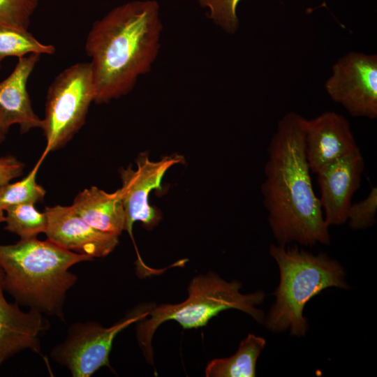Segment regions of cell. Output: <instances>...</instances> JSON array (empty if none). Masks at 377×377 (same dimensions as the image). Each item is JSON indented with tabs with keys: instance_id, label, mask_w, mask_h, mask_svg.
Segmentation results:
<instances>
[{
	"instance_id": "obj_8",
	"label": "cell",
	"mask_w": 377,
	"mask_h": 377,
	"mask_svg": "<svg viewBox=\"0 0 377 377\" xmlns=\"http://www.w3.org/2000/svg\"><path fill=\"white\" fill-rule=\"evenodd\" d=\"M325 89L331 99L355 117H377V55L344 54L333 65Z\"/></svg>"
},
{
	"instance_id": "obj_23",
	"label": "cell",
	"mask_w": 377,
	"mask_h": 377,
	"mask_svg": "<svg viewBox=\"0 0 377 377\" xmlns=\"http://www.w3.org/2000/svg\"><path fill=\"white\" fill-rule=\"evenodd\" d=\"M24 164L13 156L0 157V187L23 174Z\"/></svg>"
},
{
	"instance_id": "obj_12",
	"label": "cell",
	"mask_w": 377,
	"mask_h": 377,
	"mask_svg": "<svg viewBox=\"0 0 377 377\" xmlns=\"http://www.w3.org/2000/svg\"><path fill=\"white\" fill-rule=\"evenodd\" d=\"M360 150L348 119L332 111L305 122V154L311 172Z\"/></svg>"
},
{
	"instance_id": "obj_17",
	"label": "cell",
	"mask_w": 377,
	"mask_h": 377,
	"mask_svg": "<svg viewBox=\"0 0 377 377\" xmlns=\"http://www.w3.org/2000/svg\"><path fill=\"white\" fill-rule=\"evenodd\" d=\"M55 51L53 45L41 43L28 29L0 23V68L9 57L20 59L30 54L52 55Z\"/></svg>"
},
{
	"instance_id": "obj_3",
	"label": "cell",
	"mask_w": 377,
	"mask_h": 377,
	"mask_svg": "<svg viewBox=\"0 0 377 377\" xmlns=\"http://www.w3.org/2000/svg\"><path fill=\"white\" fill-rule=\"evenodd\" d=\"M93 259L36 237L0 244L5 290L19 304L61 319L66 293L77 279L70 268Z\"/></svg>"
},
{
	"instance_id": "obj_19",
	"label": "cell",
	"mask_w": 377,
	"mask_h": 377,
	"mask_svg": "<svg viewBox=\"0 0 377 377\" xmlns=\"http://www.w3.org/2000/svg\"><path fill=\"white\" fill-rule=\"evenodd\" d=\"M44 159L41 157L22 180L0 187V207L4 209L18 204H34L43 201L45 190L36 182V175Z\"/></svg>"
},
{
	"instance_id": "obj_21",
	"label": "cell",
	"mask_w": 377,
	"mask_h": 377,
	"mask_svg": "<svg viewBox=\"0 0 377 377\" xmlns=\"http://www.w3.org/2000/svg\"><path fill=\"white\" fill-rule=\"evenodd\" d=\"M42 0H0V23L28 29Z\"/></svg>"
},
{
	"instance_id": "obj_14",
	"label": "cell",
	"mask_w": 377,
	"mask_h": 377,
	"mask_svg": "<svg viewBox=\"0 0 377 377\" xmlns=\"http://www.w3.org/2000/svg\"><path fill=\"white\" fill-rule=\"evenodd\" d=\"M40 57V54H30L18 59L13 71L0 82V127L7 133L14 124L22 133L42 127L43 121L35 113L27 90L29 78Z\"/></svg>"
},
{
	"instance_id": "obj_16",
	"label": "cell",
	"mask_w": 377,
	"mask_h": 377,
	"mask_svg": "<svg viewBox=\"0 0 377 377\" xmlns=\"http://www.w3.org/2000/svg\"><path fill=\"white\" fill-rule=\"evenodd\" d=\"M266 341L249 334L240 343L236 353L229 357L212 360L205 369L207 377L256 376L257 360L265 348Z\"/></svg>"
},
{
	"instance_id": "obj_15",
	"label": "cell",
	"mask_w": 377,
	"mask_h": 377,
	"mask_svg": "<svg viewBox=\"0 0 377 377\" xmlns=\"http://www.w3.org/2000/svg\"><path fill=\"white\" fill-rule=\"evenodd\" d=\"M95 229L119 237L126 229V214L119 188L108 193L96 186L85 188L71 205Z\"/></svg>"
},
{
	"instance_id": "obj_13",
	"label": "cell",
	"mask_w": 377,
	"mask_h": 377,
	"mask_svg": "<svg viewBox=\"0 0 377 377\" xmlns=\"http://www.w3.org/2000/svg\"><path fill=\"white\" fill-rule=\"evenodd\" d=\"M4 290L0 266V364L26 349L41 355L40 336L49 328L48 320L35 309L24 312L16 302H8Z\"/></svg>"
},
{
	"instance_id": "obj_4",
	"label": "cell",
	"mask_w": 377,
	"mask_h": 377,
	"mask_svg": "<svg viewBox=\"0 0 377 377\" xmlns=\"http://www.w3.org/2000/svg\"><path fill=\"white\" fill-rule=\"evenodd\" d=\"M269 252L278 265L280 279L263 324L273 332L288 330L292 336L303 337L309 328L303 315L306 304L327 288H349L346 270L326 253L314 255L298 246L271 244Z\"/></svg>"
},
{
	"instance_id": "obj_24",
	"label": "cell",
	"mask_w": 377,
	"mask_h": 377,
	"mask_svg": "<svg viewBox=\"0 0 377 377\" xmlns=\"http://www.w3.org/2000/svg\"><path fill=\"white\" fill-rule=\"evenodd\" d=\"M7 132H6L5 131H3L1 127H0V145L3 142V141L4 140L5 138H6V135Z\"/></svg>"
},
{
	"instance_id": "obj_1",
	"label": "cell",
	"mask_w": 377,
	"mask_h": 377,
	"mask_svg": "<svg viewBox=\"0 0 377 377\" xmlns=\"http://www.w3.org/2000/svg\"><path fill=\"white\" fill-rule=\"evenodd\" d=\"M290 112L278 121L267 147L261 186L268 223L278 244H330L305 154V122Z\"/></svg>"
},
{
	"instance_id": "obj_20",
	"label": "cell",
	"mask_w": 377,
	"mask_h": 377,
	"mask_svg": "<svg viewBox=\"0 0 377 377\" xmlns=\"http://www.w3.org/2000/svg\"><path fill=\"white\" fill-rule=\"evenodd\" d=\"M241 0H198L207 17L226 33L234 35L239 29L237 8Z\"/></svg>"
},
{
	"instance_id": "obj_2",
	"label": "cell",
	"mask_w": 377,
	"mask_h": 377,
	"mask_svg": "<svg viewBox=\"0 0 377 377\" xmlns=\"http://www.w3.org/2000/svg\"><path fill=\"white\" fill-rule=\"evenodd\" d=\"M163 23L156 0H135L96 20L84 49L94 80L96 104L128 94L148 73L161 49Z\"/></svg>"
},
{
	"instance_id": "obj_10",
	"label": "cell",
	"mask_w": 377,
	"mask_h": 377,
	"mask_svg": "<svg viewBox=\"0 0 377 377\" xmlns=\"http://www.w3.org/2000/svg\"><path fill=\"white\" fill-rule=\"evenodd\" d=\"M364 161L360 150L346 155L326 165L317 175L319 198L328 227L347 221L348 209L361 183Z\"/></svg>"
},
{
	"instance_id": "obj_5",
	"label": "cell",
	"mask_w": 377,
	"mask_h": 377,
	"mask_svg": "<svg viewBox=\"0 0 377 377\" xmlns=\"http://www.w3.org/2000/svg\"><path fill=\"white\" fill-rule=\"evenodd\" d=\"M242 284L237 280L230 282L214 273L195 277L188 288V297L176 304H161L148 311L145 319L137 327V339L146 360L153 364L151 340L158 327L168 320L177 322L184 329L206 325L208 321L223 311L237 309L263 323L264 311L256 306L265 300V293L240 292Z\"/></svg>"
},
{
	"instance_id": "obj_6",
	"label": "cell",
	"mask_w": 377,
	"mask_h": 377,
	"mask_svg": "<svg viewBox=\"0 0 377 377\" xmlns=\"http://www.w3.org/2000/svg\"><path fill=\"white\" fill-rule=\"evenodd\" d=\"M96 89L89 62L63 70L48 87L41 129L46 140L42 158L64 147L84 125Z\"/></svg>"
},
{
	"instance_id": "obj_7",
	"label": "cell",
	"mask_w": 377,
	"mask_h": 377,
	"mask_svg": "<svg viewBox=\"0 0 377 377\" xmlns=\"http://www.w3.org/2000/svg\"><path fill=\"white\" fill-rule=\"evenodd\" d=\"M147 316V311L138 312L110 327L91 321L74 323L64 341L52 348L51 356L73 376H91L101 367H110L109 355L117 334Z\"/></svg>"
},
{
	"instance_id": "obj_25",
	"label": "cell",
	"mask_w": 377,
	"mask_h": 377,
	"mask_svg": "<svg viewBox=\"0 0 377 377\" xmlns=\"http://www.w3.org/2000/svg\"><path fill=\"white\" fill-rule=\"evenodd\" d=\"M5 221V214L4 211L0 207V223L4 222Z\"/></svg>"
},
{
	"instance_id": "obj_9",
	"label": "cell",
	"mask_w": 377,
	"mask_h": 377,
	"mask_svg": "<svg viewBox=\"0 0 377 377\" xmlns=\"http://www.w3.org/2000/svg\"><path fill=\"white\" fill-rule=\"evenodd\" d=\"M179 155L167 156L158 161H151L146 153L140 154L137 160V169L131 167L119 172L122 186L119 188L126 214V229L132 237L133 226L140 221L151 227L159 220L158 212L150 206L149 195L154 189L161 190V181L167 170L172 165L182 163Z\"/></svg>"
},
{
	"instance_id": "obj_22",
	"label": "cell",
	"mask_w": 377,
	"mask_h": 377,
	"mask_svg": "<svg viewBox=\"0 0 377 377\" xmlns=\"http://www.w3.org/2000/svg\"><path fill=\"white\" fill-rule=\"evenodd\" d=\"M377 213V188L371 187L365 198L351 204L348 212L347 221L353 230H364L376 223Z\"/></svg>"
},
{
	"instance_id": "obj_18",
	"label": "cell",
	"mask_w": 377,
	"mask_h": 377,
	"mask_svg": "<svg viewBox=\"0 0 377 377\" xmlns=\"http://www.w3.org/2000/svg\"><path fill=\"white\" fill-rule=\"evenodd\" d=\"M5 230L18 235L20 239L36 238L45 232L47 216L40 212L34 204H18L4 209Z\"/></svg>"
},
{
	"instance_id": "obj_11",
	"label": "cell",
	"mask_w": 377,
	"mask_h": 377,
	"mask_svg": "<svg viewBox=\"0 0 377 377\" xmlns=\"http://www.w3.org/2000/svg\"><path fill=\"white\" fill-rule=\"evenodd\" d=\"M47 239L66 250L94 258L110 253L119 243L117 236L99 231L71 206L46 207Z\"/></svg>"
}]
</instances>
